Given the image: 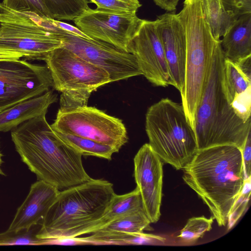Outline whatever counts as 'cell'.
<instances>
[{
	"instance_id": "cell-14",
	"label": "cell",
	"mask_w": 251,
	"mask_h": 251,
	"mask_svg": "<svg viewBox=\"0 0 251 251\" xmlns=\"http://www.w3.org/2000/svg\"><path fill=\"white\" fill-rule=\"evenodd\" d=\"M167 63L170 85L181 94L185 79L186 41L183 26L174 13L166 12L155 21Z\"/></svg>"
},
{
	"instance_id": "cell-23",
	"label": "cell",
	"mask_w": 251,
	"mask_h": 251,
	"mask_svg": "<svg viewBox=\"0 0 251 251\" xmlns=\"http://www.w3.org/2000/svg\"><path fill=\"white\" fill-rule=\"evenodd\" d=\"M54 131L61 140L82 156H93L110 160L113 153L118 152L108 145L78 136Z\"/></svg>"
},
{
	"instance_id": "cell-20",
	"label": "cell",
	"mask_w": 251,
	"mask_h": 251,
	"mask_svg": "<svg viewBox=\"0 0 251 251\" xmlns=\"http://www.w3.org/2000/svg\"><path fill=\"white\" fill-rule=\"evenodd\" d=\"M202 11L214 38L220 41L239 18L226 10L221 0H201Z\"/></svg>"
},
{
	"instance_id": "cell-35",
	"label": "cell",
	"mask_w": 251,
	"mask_h": 251,
	"mask_svg": "<svg viewBox=\"0 0 251 251\" xmlns=\"http://www.w3.org/2000/svg\"><path fill=\"white\" fill-rule=\"evenodd\" d=\"M227 9L237 10L248 5L251 0H221Z\"/></svg>"
},
{
	"instance_id": "cell-12",
	"label": "cell",
	"mask_w": 251,
	"mask_h": 251,
	"mask_svg": "<svg viewBox=\"0 0 251 251\" xmlns=\"http://www.w3.org/2000/svg\"><path fill=\"white\" fill-rule=\"evenodd\" d=\"M127 52L135 56L142 75L150 82L163 87L170 85L169 69L155 21L143 20Z\"/></svg>"
},
{
	"instance_id": "cell-17",
	"label": "cell",
	"mask_w": 251,
	"mask_h": 251,
	"mask_svg": "<svg viewBox=\"0 0 251 251\" xmlns=\"http://www.w3.org/2000/svg\"><path fill=\"white\" fill-rule=\"evenodd\" d=\"M151 224L144 210H141L111 222L91 236L79 238L83 244H124L132 234L151 230Z\"/></svg>"
},
{
	"instance_id": "cell-26",
	"label": "cell",
	"mask_w": 251,
	"mask_h": 251,
	"mask_svg": "<svg viewBox=\"0 0 251 251\" xmlns=\"http://www.w3.org/2000/svg\"><path fill=\"white\" fill-rule=\"evenodd\" d=\"M213 218L204 216L189 219L181 230L178 237L186 243H192L202 237L204 233L212 228Z\"/></svg>"
},
{
	"instance_id": "cell-31",
	"label": "cell",
	"mask_w": 251,
	"mask_h": 251,
	"mask_svg": "<svg viewBox=\"0 0 251 251\" xmlns=\"http://www.w3.org/2000/svg\"><path fill=\"white\" fill-rule=\"evenodd\" d=\"M245 178L251 176V130L241 149Z\"/></svg>"
},
{
	"instance_id": "cell-15",
	"label": "cell",
	"mask_w": 251,
	"mask_h": 251,
	"mask_svg": "<svg viewBox=\"0 0 251 251\" xmlns=\"http://www.w3.org/2000/svg\"><path fill=\"white\" fill-rule=\"evenodd\" d=\"M62 46L55 35L0 24V48L19 52L26 59L44 60L50 52Z\"/></svg>"
},
{
	"instance_id": "cell-6",
	"label": "cell",
	"mask_w": 251,
	"mask_h": 251,
	"mask_svg": "<svg viewBox=\"0 0 251 251\" xmlns=\"http://www.w3.org/2000/svg\"><path fill=\"white\" fill-rule=\"evenodd\" d=\"M145 129L152 150L176 170H183L198 151L195 131L182 103L165 98L151 105Z\"/></svg>"
},
{
	"instance_id": "cell-5",
	"label": "cell",
	"mask_w": 251,
	"mask_h": 251,
	"mask_svg": "<svg viewBox=\"0 0 251 251\" xmlns=\"http://www.w3.org/2000/svg\"><path fill=\"white\" fill-rule=\"evenodd\" d=\"M186 41L185 79L182 104L194 129L195 113L220 41L213 37L203 15L201 0H185L177 14Z\"/></svg>"
},
{
	"instance_id": "cell-4",
	"label": "cell",
	"mask_w": 251,
	"mask_h": 251,
	"mask_svg": "<svg viewBox=\"0 0 251 251\" xmlns=\"http://www.w3.org/2000/svg\"><path fill=\"white\" fill-rule=\"evenodd\" d=\"M225 58L220 43L195 113L194 129L198 150L225 144L241 149L251 130V120L245 122L234 113L225 93Z\"/></svg>"
},
{
	"instance_id": "cell-21",
	"label": "cell",
	"mask_w": 251,
	"mask_h": 251,
	"mask_svg": "<svg viewBox=\"0 0 251 251\" xmlns=\"http://www.w3.org/2000/svg\"><path fill=\"white\" fill-rule=\"evenodd\" d=\"M224 84L230 105L251 99V80L233 63L226 59L224 61Z\"/></svg>"
},
{
	"instance_id": "cell-36",
	"label": "cell",
	"mask_w": 251,
	"mask_h": 251,
	"mask_svg": "<svg viewBox=\"0 0 251 251\" xmlns=\"http://www.w3.org/2000/svg\"><path fill=\"white\" fill-rule=\"evenodd\" d=\"M154 3L167 11L172 12L176 9L179 0H153Z\"/></svg>"
},
{
	"instance_id": "cell-11",
	"label": "cell",
	"mask_w": 251,
	"mask_h": 251,
	"mask_svg": "<svg viewBox=\"0 0 251 251\" xmlns=\"http://www.w3.org/2000/svg\"><path fill=\"white\" fill-rule=\"evenodd\" d=\"M142 21L135 12H120L90 8L74 22L90 38L109 43L127 52L128 45Z\"/></svg>"
},
{
	"instance_id": "cell-34",
	"label": "cell",
	"mask_w": 251,
	"mask_h": 251,
	"mask_svg": "<svg viewBox=\"0 0 251 251\" xmlns=\"http://www.w3.org/2000/svg\"><path fill=\"white\" fill-rule=\"evenodd\" d=\"M24 57V55L19 52L0 48V60H19Z\"/></svg>"
},
{
	"instance_id": "cell-3",
	"label": "cell",
	"mask_w": 251,
	"mask_h": 251,
	"mask_svg": "<svg viewBox=\"0 0 251 251\" xmlns=\"http://www.w3.org/2000/svg\"><path fill=\"white\" fill-rule=\"evenodd\" d=\"M115 194L113 184L92 178L59 191L40 224L37 237L56 240L94 232Z\"/></svg>"
},
{
	"instance_id": "cell-22",
	"label": "cell",
	"mask_w": 251,
	"mask_h": 251,
	"mask_svg": "<svg viewBox=\"0 0 251 251\" xmlns=\"http://www.w3.org/2000/svg\"><path fill=\"white\" fill-rule=\"evenodd\" d=\"M141 210H144L143 202L137 187L124 195L115 194L101 220L100 229L116 219Z\"/></svg>"
},
{
	"instance_id": "cell-1",
	"label": "cell",
	"mask_w": 251,
	"mask_h": 251,
	"mask_svg": "<svg viewBox=\"0 0 251 251\" xmlns=\"http://www.w3.org/2000/svg\"><path fill=\"white\" fill-rule=\"evenodd\" d=\"M46 115L30 119L11 130L12 140L22 161L38 180L59 191L91 179L82 155L59 138Z\"/></svg>"
},
{
	"instance_id": "cell-2",
	"label": "cell",
	"mask_w": 251,
	"mask_h": 251,
	"mask_svg": "<svg viewBox=\"0 0 251 251\" xmlns=\"http://www.w3.org/2000/svg\"><path fill=\"white\" fill-rule=\"evenodd\" d=\"M182 178L207 205L219 226H225L244 186L241 151L230 144L198 150L183 169Z\"/></svg>"
},
{
	"instance_id": "cell-25",
	"label": "cell",
	"mask_w": 251,
	"mask_h": 251,
	"mask_svg": "<svg viewBox=\"0 0 251 251\" xmlns=\"http://www.w3.org/2000/svg\"><path fill=\"white\" fill-rule=\"evenodd\" d=\"M40 224L29 228L8 230L0 233V246L14 245H41L51 244V240L37 237Z\"/></svg>"
},
{
	"instance_id": "cell-30",
	"label": "cell",
	"mask_w": 251,
	"mask_h": 251,
	"mask_svg": "<svg viewBox=\"0 0 251 251\" xmlns=\"http://www.w3.org/2000/svg\"><path fill=\"white\" fill-rule=\"evenodd\" d=\"M165 239L160 236L143 232L132 234L124 243V245H160L164 244Z\"/></svg>"
},
{
	"instance_id": "cell-24",
	"label": "cell",
	"mask_w": 251,
	"mask_h": 251,
	"mask_svg": "<svg viewBox=\"0 0 251 251\" xmlns=\"http://www.w3.org/2000/svg\"><path fill=\"white\" fill-rule=\"evenodd\" d=\"M52 19L74 21L90 8L87 0H42Z\"/></svg>"
},
{
	"instance_id": "cell-16",
	"label": "cell",
	"mask_w": 251,
	"mask_h": 251,
	"mask_svg": "<svg viewBox=\"0 0 251 251\" xmlns=\"http://www.w3.org/2000/svg\"><path fill=\"white\" fill-rule=\"evenodd\" d=\"M59 191L55 187L42 180H38L32 184L7 230L29 228L40 224Z\"/></svg>"
},
{
	"instance_id": "cell-38",
	"label": "cell",
	"mask_w": 251,
	"mask_h": 251,
	"mask_svg": "<svg viewBox=\"0 0 251 251\" xmlns=\"http://www.w3.org/2000/svg\"><path fill=\"white\" fill-rule=\"evenodd\" d=\"M126 0V1H129L134 2H137V3L140 2L139 0Z\"/></svg>"
},
{
	"instance_id": "cell-19",
	"label": "cell",
	"mask_w": 251,
	"mask_h": 251,
	"mask_svg": "<svg viewBox=\"0 0 251 251\" xmlns=\"http://www.w3.org/2000/svg\"><path fill=\"white\" fill-rule=\"evenodd\" d=\"M220 45L225 59L234 64L251 56V13L237 19L220 40Z\"/></svg>"
},
{
	"instance_id": "cell-9",
	"label": "cell",
	"mask_w": 251,
	"mask_h": 251,
	"mask_svg": "<svg viewBox=\"0 0 251 251\" xmlns=\"http://www.w3.org/2000/svg\"><path fill=\"white\" fill-rule=\"evenodd\" d=\"M56 36L63 47L105 71L111 82L142 75L135 56L102 41L83 38L60 29Z\"/></svg>"
},
{
	"instance_id": "cell-29",
	"label": "cell",
	"mask_w": 251,
	"mask_h": 251,
	"mask_svg": "<svg viewBox=\"0 0 251 251\" xmlns=\"http://www.w3.org/2000/svg\"><path fill=\"white\" fill-rule=\"evenodd\" d=\"M97 8L120 12H136L141 6L140 2L124 0H89Z\"/></svg>"
},
{
	"instance_id": "cell-18",
	"label": "cell",
	"mask_w": 251,
	"mask_h": 251,
	"mask_svg": "<svg viewBox=\"0 0 251 251\" xmlns=\"http://www.w3.org/2000/svg\"><path fill=\"white\" fill-rule=\"evenodd\" d=\"M57 100V95L49 90L41 95L21 101L0 112V131L12 130L24 122L47 113Z\"/></svg>"
},
{
	"instance_id": "cell-10",
	"label": "cell",
	"mask_w": 251,
	"mask_h": 251,
	"mask_svg": "<svg viewBox=\"0 0 251 251\" xmlns=\"http://www.w3.org/2000/svg\"><path fill=\"white\" fill-rule=\"evenodd\" d=\"M52 87V77L46 65L23 59L0 60V112L41 95Z\"/></svg>"
},
{
	"instance_id": "cell-37",
	"label": "cell",
	"mask_w": 251,
	"mask_h": 251,
	"mask_svg": "<svg viewBox=\"0 0 251 251\" xmlns=\"http://www.w3.org/2000/svg\"><path fill=\"white\" fill-rule=\"evenodd\" d=\"M1 157H2V154L1 153L0 151V175H3L4 173L2 172V170H1V168H0L1 163H2Z\"/></svg>"
},
{
	"instance_id": "cell-7",
	"label": "cell",
	"mask_w": 251,
	"mask_h": 251,
	"mask_svg": "<svg viewBox=\"0 0 251 251\" xmlns=\"http://www.w3.org/2000/svg\"><path fill=\"white\" fill-rule=\"evenodd\" d=\"M44 61L50 73L53 87L61 93L59 110L87 105L93 91L111 82L105 71L63 46L50 52Z\"/></svg>"
},
{
	"instance_id": "cell-28",
	"label": "cell",
	"mask_w": 251,
	"mask_h": 251,
	"mask_svg": "<svg viewBox=\"0 0 251 251\" xmlns=\"http://www.w3.org/2000/svg\"><path fill=\"white\" fill-rule=\"evenodd\" d=\"M0 3L15 11H31L42 16L51 18L42 0H2Z\"/></svg>"
},
{
	"instance_id": "cell-27",
	"label": "cell",
	"mask_w": 251,
	"mask_h": 251,
	"mask_svg": "<svg viewBox=\"0 0 251 251\" xmlns=\"http://www.w3.org/2000/svg\"><path fill=\"white\" fill-rule=\"evenodd\" d=\"M251 177L245 179L242 191L228 215L226 223L228 230L233 227L247 208L251 194Z\"/></svg>"
},
{
	"instance_id": "cell-33",
	"label": "cell",
	"mask_w": 251,
	"mask_h": 251,
	"mask_svg": "<svg viewBox=\"0 0 251 251\" xmlns=\"http://www.w3.org/2000/svg\"><path fill=\"white\" fill-rule=\"evenodd\" d=\"M234 64L249 80H251V56L244 58Z\"/></svg>"
},
{
	"instance_id": "cell-13",
	"label": "cell",
	"mask_w": 251,
	"mask_h": 251,
	"mask_svg": "<svg viewBox=\"0 0 251 251\" xmlns=\"http://www.w3.org/2000/svg\"><path fill=\"white\" fill-rule=\"evenodd\" d=\"M133 162V176L144 212L151 223H155L161 216L163 162L149 143L140 148Z\"/></svg>"
},
{
	"instance_id": "cell-32",
	"label": "cell",
	"mask_w": 251,
	"mask_h": 251,
	"mask_svg": "<svg viewBox=\"0 0 251 251\" xmlns=\"http://www.w3.org/2000/svg\"><path fill=\"white\" fill-rule=\"evenodd\" d=\"M53 23L55 26L58 28L61 29L67 32L83 38L88 39H91L85 34H84L77 27L54 19L53 20Z\"/></svg>"
},
{
	"instance_id": "cell-8",
	"label": "cell",
	"mask_w": 251,
	"mask_h": 251,
	"mask_svg": "<svg viewBox=\"0 0 251 251\" xmlns=\"http://www.w3.org/2000/svg\"><path fill=\"white\" fill-rule=\"evenodd\" d=\"M57 132L88 138L109 145L118 151L128 141L122 121L87 105L71 110H58L50 125Z\"/></svg>"
}]
</instances>
